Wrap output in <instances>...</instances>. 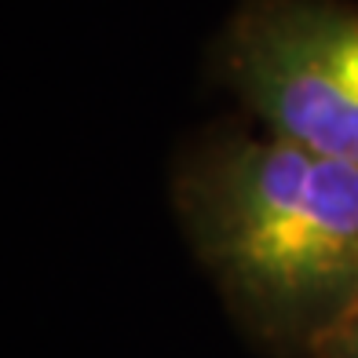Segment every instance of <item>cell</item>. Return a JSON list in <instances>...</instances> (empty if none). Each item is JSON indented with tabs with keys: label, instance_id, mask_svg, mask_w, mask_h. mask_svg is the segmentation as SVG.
Returning a JSON list of instances; mask_svg holds the SVG:
<instances>
[{
	"label": "cell",
	"instance_id": "cell-4",
	"mask_svg": "<svg viewBox=\"0 0 358 358\" xmlns=\"http://www.w3.org/2000/svg\"><path fill=\"white\" fill-rule=\"evenodd\" d=\"M340 333H351V336H358V311L348 318V325H344V329H340Z\"/></svg>",
	"mask_w": 358,
	"mask_h": 358
},
{
	"label": "cell",
	"instance_id": "cell-1",
	"mask_svg": "<svg viewBox=\"0 0 358 358\" xmlns=\"http://www.w3.org/2000/svg\"><path fill=\"white\" fill-rule=\"evenodd\" d=\"M201 264L249 333L311 358L358 311V165L220 136L176 179Z\"/></svg>",
	"mask_w": 358,
	"mask_h": 358
},
{
	"label": "cell",
	"instance_id": "cell-2",
	"mask_svg": "<svg viewBox=\"0 0 358 358\" xmlns=\"http://www.w3.org/2000/svg\"><path fill=\"white\" fill-rule=\"evenodd\" d=\"M220 66L267 136L358 165V0H241Z\"/></svg>",
	"mask_w": 358,
	"mask_h": 358
},
{
	"label": "cell",
	"instance_id": "cell-3",
	"mask_svg": "<svg viewBox=\"0 0 358 358\" xmlns=\"http://www.w3.org/2000/svg\"><path fill=\"white\" fill-rule=\"evenodd\" d=\"M311 358H358V336L351 333H336L311 355Z\"/></svg>",
	"mask_w": 358,
	"mask_h": 358
}]
</instances>
